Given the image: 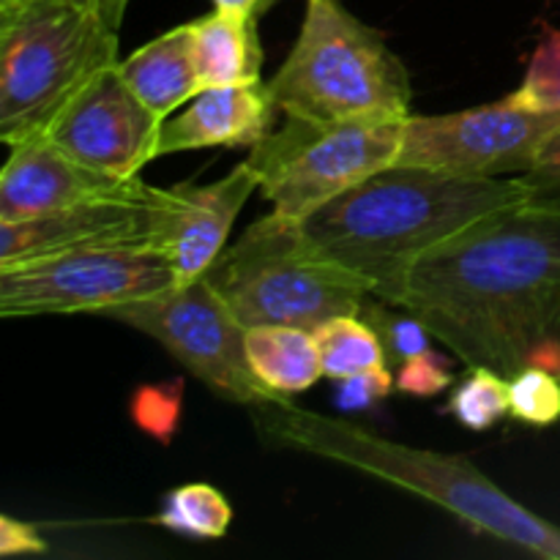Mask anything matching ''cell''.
Instances as JSON below:
<instances>
[{
  "label": "cell",
  "mask_w": 560,
  "mask_h": 560,
  "mask_svg": "<svg viewBox=\"0 0 560 560\" xmlns=\"http://www.w3.org/2000/svg\"><path fill=\"white\" fill-rule=\"evenodd\" d=\"M386 301L468 370L560 377V208L523 202L470 224L416 257Z\"/></svg>",
  "instance_id": "cell-1"
},
{
  "label": "cell",
  "mask_w": 560,
  "mask_h": 560,
  "mask_svg": "<svg viewBox=\"0 0 560 560\" xmlns=\"http://www.w3.org/2000/svg\"><path fill=\"white\" fill-rule=\"evenodd\" d=\"M528 202L520 178H470L392 164L301 219L304 244L386 301L405 268L470 224Z\"/></svg>",
  "instance_id": "cell-2"
},
{
  "label": "cell",
  "mask_w": 560,
  "mask_h": 560,
  "mask_svg": "<svg viewBox=\"0 0 560 560\" xmlns=\"http://www.w3.org/2000/svg\"><path fill=\"white\" fill-rule=\"evenodd\" d=\"M249 413L268 441L413 492L476 534L517 547L528 556L560 560V525L514 501L468 457L405 446L345 419L299 408L288 397L252 405Z\"/></svg>",
  "instance_id": "cell-3"
},
{
  "label": "cell",
  "mask_w": 560,
  "mask_h": 560,
  "mask_svg": "<svg viewBox=\"0 0 560 560\" xmlns=\"http://www.w3.org/2000/svg\"><path fill=\"white\" fill-rule=\"evenodd\" d=\"M268 91L284 118L310 124L408 118L413 102L402 58L339 0H306L299 38Z\"/></svg>",
  "instance_id": "cell-4"
},
{
  "label": "cell",
  "mask_w": 560,
  "mask_h": 560,
  "mask_svg": "<svg viewBox=\"0 0 560 560\" xmlns=\"http://www.w3.org/2000/svg\"><path fill=\"white\" fill-rule=\"evenodd\" d=\"M118 31L69 0H0V140L47 135L66 104L118 63Z\"/></svg>",
  "instance_id": "cell-5"
},
{
  "label": "cell",
  "mask_w": 560,
  "mask_h": 560,
  "mask_svg": "<svg viewBox=\"0 0 560 560\" xmlns=\"http://www.w3.org/2000/svg\"><path fill=\"white\" fill-rule=\"evenodd\" d=\"M206 277L246 328L315 331L337 315H361L372 295L364 279L315 255L299 224L273 211L249 224Z\"/></svg>",
  "instance_id": "cell-6"
},
{
  "label": "cell",
  "mask_w": 560,
  "mask_h": 560,
  "mask_svg": "<svg viewBox=\"0 0 560 560\" xmlns=\"http://www.w3.org/2000/svg\"><path fill=\"white\" fill-rule=\"evenodd\" d=\"M408 118H355L310 124L288 118L249 148L246 162L257 173L260 195L273 213L301 222L348 191L350 186L397 164Z\"/></svg>",
  "instance_id": "cell-7"
},
{
  "label": "cell",
  "mask_w": 560,
  "mask_h": 560,
  "mask_svg": "<svg viewBox=\"0 0 560 560\" xmlns=\"http://www.w3.org/2000/svg\"><path fill=\"white\" fill-rule=\"evenodd\" d=\"M175 284L173 262L153 246H88L0 266V317L104 315L120 304L173 290Z\"/></svg>",
  "instance_id": "cell-8"
},
{
  "label": "cell",
  "mask_w": 560,
  "mask_h": 560,
  "mask_svg": "<svg viewBox=\"0 0 560 560\" xmlns=\"http://www.w3.org/2000/svg\"><path fill=\"white\" fill-rule=\"evenodd\" d=\"M102 317L148 334L202 386L230 402L252 408L279 397L252 372L246 359V326L208 277L120 304Z\"/></svg>",
  "instance_id": "cell-9"
},
{
  "label": "cell",
  "mask_w": 560,
  "mask_h": 560,
  "mask_svg": "<svg viewBox=\"0 0 560 560\" xmlns=\"http://www.w3.org/2000/svg\"><path fill=\"white\" fill-rule=\"evenodd\" d=\"M560 131V113H536L509 98L448 115H408L397 164L470 178L523 175Z\"/></svg>",
  "instance_id": "cell-10"
},
{
  "label": "cell",
  "mask_w": 560,
  "mask_h": 560,
  "mask_svg": "<svg viewBox=\"0 0 560 560\" xmlns=\"http://www.w3.org/2000/svg\"><path fill=\"white\" fill-rule=\"evenodd\" d=\"M164 118L129 88L118 63L98 71L55 118L47 137L69 156L115 178H137L159 159Z\"/></svg>",
  "instance_id": "cell-11"
},
{
  "label": "cell",
  "mask_w": 560,
  "mask_h": 560,
  "mask_svg": "<svg viewBox=\"0 0 560 560\" xmlns=\"http://www.w3.org/2000/svg\"><path fill=\"white\" fill-rule=\"evenodd\" d=\"M257 189L260 180L249 162H241L213 184L153 186L151 246L173 262L178 284H189L211 271L217 257L228 249L241 208Z\"/></svg>",
  "instance_id": "cell-12"
},
{
  "label": "cell",
  "mask_w": 560,
  "mask_h": 560,
  "mask_svg": "<svg viewBox=\"0 0 560 560\" xmlns=\"http://www.w3.org/2000/svg\"><path fill=\"white\" fill-rule=\"evenodd\" d=\"M151 184L137 178H115L55 145L47 135H36L9 145L0 173V222H25L96 202L142 200Z\"/></svg>",
  "instance_id": "cell-13"
},
{
  "label": "cell",
  "mask_w": 560,
  "mask_h": 560,
  "mask_svg": "<svg viewBox=\"0 0 560 560\" xmlns=\"http://www.w3.org/2000/svg\"><path fill=\"white\" fill-rule=\"evenodd\" d=\"M153 186L142 200L96 202L25 222H0V266L88 249V246H151ZM156 249V246H153Z\"/></svg>",
  "instance_id": "cell-14"
},
{
  "label": "cell",
  "mask_w": 560,
  "mask_h": 560,
  "mask_svg": "<svg viewBox=\"0 0 560 560\" xmlns=\"http://www.w3.org/2000/svg\"><path fill=\"white\" fill-rule=\"evenodd\" d=\"M279 113L268 82L206 88L180 115H170L159 135V156L200 148H255L271 135Z\"/></svg>",
  "instance_id": "cell-15"
},
{
  "label": "cell",
  "mask_w": 560,
  "mask_h": 560,
  "mask_svg": "<svg viewBox=\"0 0 560 560\" xmlns=\"http://www.w3.org/2000/svg\"><path fill=\"white\" fill-rule=\"evenodd\" d=\"M118 69L131 91L164 120L202 91L195 58L191 22L162 33L145 47L118 60Z\"/></svg>",
  "instance_id": "cell-16"
},
{
  "label": "cell",
  "mask_w": 560,
  "mask_h": 560,
  "mask_svg": "<svg viewBox=\"0 0 560 560\" xmlns=\"http://www.w3.org/2000/svg\"><path fill=\"white\" fill-rule=\"evenodd\" d=\"M257 14L213 9L191 22L195 58L202 91L224 85L260 82L262 47L257 36Z\"/></svg>",
  "instance_id": "cell-17"
},
{
  "label": "cell",
  "mask_w": 560,
  "mask_h": 560,
  "mask_svg": "<svg viewBox=\"0 0 560 560\" xmlns=\"http://www.w3.org/2000/svg\"><path fill=\"white\" fill-rule=\"evenodd\" d=\"M246 359H249L252 372L279 397L306 392L326 375L315 331H306V328H246Z\"/></svg>",
  "instance_id": "cell-18"
},
{
  "label": "cell",
  "mask_w": 560,
  "mask_h": 560,
  "mask_svg": "<svg viewBox=\"0 0 560 560\" xmlns=\"http://www.w3.org/2000/svg\"><path fill=\"white\" fill-rule=\"evenodd\" d=\"M323 372L331 381L361 375L375 366H386V348L375 328L361 315H337L315 328Z\"/></svg>",
  "instance_id": "cell-19"
},
{
  "label": "cell",
  "mask_w": 560,
  "mask_h": 560,
  "mask_svg": "<svg viewBox=\"0 0 560 560\" xmlns=\"http://www.w3.org/2000/svg\"><path fill=\"white\" fill-rule=\"evenodd\" d=\"M153 523L186 539L213 541L228 534L233 523V509L217 487L184 485L164 498L162 512L153 517Z\"/></svg>",
  "instance_id": "cell-20"
},
{
  "label": "cell",
  "mask_w": 560,
  "mask_h": 560,
  "mask_svg": "<svg viewBox=\"0 0 560 560\" xmlns=\"http://www.w3.org/2000/svg\"><path fill=\"white\" fill-rule=\"evenodd\" d=\"M448 413L470 432H487L512 413L509 399V377L490 366H474L457 386L446 405Z\"/></svg>",
  "instance_id": "cell-21"
},
{
  "label": "cell",
  "mask_w": 560,
  "mask_h": 560,
  "mask_svg": "<svg viewBox=\"0 0 560 560\" xmlns=\"http://www.w3.org/2000/svg\"><path fill=\"white\" fill-rule=\"evenodd\" d=\"M361 317L370 323L372 328L381 337L383 348H386V361L392 370H399L402 364H408L416 355H424L432 350V334L424 323L416 315H410L408 310L397 312V306L388 304V301L370 295L361 310Z\"/></svg>",
  "instance_id": "cell-22"
},
{
  "label": "cell",
  "mask_w": 560,
  "mask_h": 560,
  "mask_svg": "<svg viewBox=\"0 0 560 560\" xmlns=\"http://www.w3.org/2000/svg\"><path fill=\"white\" fill-rule=\"evenodd\" d=\"M506 98L536 113H560V27L541 25L523 82Z\"/></svg>",
  "instance_id": "cell-23"
},
{
  "label": "cell",
  "mask_w": 560,
  "mask_h": 560,
  "mask_svg": "<svg viewBox=\"0 0 560 560\" xmlns=\"http://www.w3.org/2000/svg\"><path fill=\"white\" fill-rule=\"evenodd\" d=\"M512 419L530 427H552L560 421V377L545 366H528L509 377Z\"/></svg>",
  "instance_id": "cell-24"
},
{
  "label": "cell",
  "mask_w": 560,
  "mask_h": 560,
  "mask_svg": "<svg viewBox=\"0 0 560 560\" xmlns=\"http://www.w3.org/2000/svg\"><path fill=\"white\" fill-rule=\"evenodd\" d=\"M180 402H184V381H170L162 386H142L131 397V419L167 446L180 424Z\"/></svg>",
  "instance_id": "cell-25"
},
{
  "label": "cell",
  "mask_w": 560,
  "mask_h": 560,
  "mask_svg": "<svg viewBox=\"0 0 560 560\" xmlns=\"http://www.w3.org/2000/svg\"><path fill=\"white\" fill-rule=\"evenodd\" d=\"M394 377H397V392L408 394V397H435V394L454 386L448 361L438 355V350L410 359L408 364L394 372Z\"/></svg>",
  "instance_id": "cell-26"
},
{
  "label": "cell",
  "mask_w": 560,
  "mask_h": 560,
  "mask_svg": "<svg viewBox=\"0 0 560 560\" xmlns=\"http://www.w3.org/2000/svg\"><path fill=\"white\" fill-rule=\"evenodd\" d=\"M394 388H397V377H394L392 366H375V370H366L361 375L345 377L334 402L342 413H359V410H366L386 399Z\"/></svg>",
  "instance_id": "cell-27"
},
{
  "label": "cell",
  "mask_w": 560,
  "mask_h": 560,
  "mask_svg": "<svg viewBox=\"0 0 560 560\" xmlns=\"http://www.w3.org/2000/svg\"><path fill=\"white\" fill-rule=\"evenodd\" d=\"M517 178L528 189V202L560 208V131L547 142L534 167Z\"/></svg>",
  "instance_id": "cell-28"
},
{
  "label": "cell",
  "mask_w": 560,
  "mask_h": 560,
  "mask_svg": "<svg viewBox=\"0 0 560 560\" xmlns=\"http://www.w3.org/2000/svg\"><path fill=\"white\" fill-rule=\"evenodd\" d=\"M47 541L33 525L14 520L11 514L0 517V556H44Z\"/></svg>",
  "instance_id": "cell-29"
},
{
  "label": "cell",
  "mask_w": 560,
  "mask_h": 560,
  "mask_svg": "<svg viewBox=\"0 0 560 560\" xmlns=\"http://www.w3.org/2000/svg\"><path fill=\"white\" fill-rule=\"evenodd\" d=\"M271 0H213V9H228V11H241V14H257L268 9Z\"/></svg>",
  "instance_id": "cell-30"
},
{
  "label": "cell",
  "mask_w": 560,
  "mask_h": 560,
  "mask_svg": "<svg viewBox=\"0 0 560 560\" xmlns=\"http://www.w3.org/2000/svg\"><path fill=\"white\" fill-rule=\"evenodd\" d=\"M129 3L131 0H102V3H98V14H102L104 20H107L109 25L118 31L120 22H124L126 9H129Z\"/></svg>",
  "instance_id": "cell-31"
},
{
  "label": "cell",
  "mask_w": 560,
  "mask_h": 560,
  "mask_svg": "<svg viewBox=\"0 0 560 560\" xmlns=\"http://www.w3.org/2000/svg\"><path fill=\"white\" fill-rule=\"evenodd\" d=\"M69 3H77V5H82V9H91L98 14V3H102V0H69Z\"/></svg>",
  "instance_id": "cell-32"
}]
</instances>
